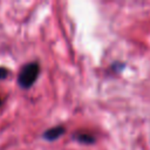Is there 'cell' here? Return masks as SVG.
<instances>
[{"label": "cell", "instance_id": "obj_1", "mask_svg": "<svg viewBox=\"0 0 150 150\" xmlns=\"http://www.w3.org/2000/svg\"><path fill=\"white\" fill-rule=\"evenodd\" d=\"M40 73V67L36 62H29L27 64H25L18 76V83L21 88H30L33 86V83L36 81L38 76Z\"/></svg>", "mask_w": 150, "mask_h": 150}, {"label": "cell", "instance_id": "obj_2", "mask_svg": "<svg viewBox=\"0 0 150 150\" xmlns=\"http://www.w3.org/2000/svg\"><path fill=\"white\" fill-rule=\"evenodd\" d=\"M63 132H64V128L61 125H57V127H54V128L46 130L43 134V138H46L48 141H54V139L59 138Z\"/></svg>", "mask_w": 150, "mask_h": 150}, {"label": "cell", "instance_id": "obj_3", "mask_svg": "<svg viewBox=\"0 0 150 150\" xmlns=\"http://www.w3.org/2000/svg\"><path fill=\"white\" fill-rule=\"evenodd\" d=\"M73 137L77 142L84 143V144H89V143H94L95 142L94 136H91L90 134H87V132H76V134H74Z\"/></svg>", "mask_w": 150, "mask_h": 150}, {"label": "cell", "instance_id": "obj_4", "mask_svg": "<svg viewBox=\"0 0 150 150\" xmlns=\"http://www.w3.org/2000/svg\"><path fill=\"white\" fill-rule=\"evenodd\" d=\"M7 74H8V70L4 67H0V80L2 79H6L7 77Z\"/></svg>", "mask_w": 150, "mask_h": 150}, {"label": "cell", "instance_id": "obj_5", "mask_svg": "<svg viewBox=\"0 0 150 150\" xmlns=\"http://www.w3.org/2000/svg\"><path fill=\"white\" fill-rule=\"evenodd\" d=\"M0 105H1V97H0Z\"/></svg>", "mask_w": 150, "mask_h": 150}]
</instances>
